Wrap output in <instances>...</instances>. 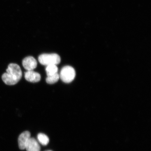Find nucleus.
<instances>
[{
    "label": "nucleus",
    "instance_id": "obj_3",
    "mask_svg": "<svg viewBox=\"0 0 151 151\" xmlns=\"http://www.w3.org/2000/svg\"><path fill=\"white\" fill-rule=\"evenodd\" d=\"M59 75L63 82L69 83L74 80L76 72L74 68L71 66H65L62 68Z\"/></svg>",
    "mask_w": 151,
    "mask_h": 151
},
{
    "label": "nucleus",
    "instance_id": "obj_4",
    "mask_svg": "<svg viewBox=\"0 0 151 151\" xmlns=\"http://www.w3.org/2000/svg\"><path fill=\"white\" fill-rule=\"evenodd\" d=\"M22 63L24 68L27 71L33 70L36 68L37 65V60L31 56L24 58Z\"/></svg>",
    "mask_w": 151,
    "mask_h": 151
},
{
    "label": "nucleus",
    "instance_id": "obj_8",
    "mask_svg": "<svg viewBox=\"0 0 151 151\" xmlns=\"http://www.w3.org/2000/svg\"><path fill=\"white\" fill-rule=\"evenodd\" d=\"M58 69L56 65H50L47 66L46 71L47 76H51L58 73Z\"/></svg>",
    "mask_w": 151,
    "mask_h": 151
},
{
    "label": "nucleus",
    "instance_id": "obj_9",
    "mask_svg": "<svg viewBox=\"0 0 151 151\" xmlns=\"http://www.w3.org/2000/svg\"><path fill=\"white\" fill-rule=\"evenodd\" d=\"M38 140L41 145L43 146H46L49 142V139L47 136L44 134L40 133L37 136Z\"/></svg>",
    "mask_w": 151,
    "mask_h": 151
},
{
    "label": "nucleus",
    "instance_id": "obj_11",
    "mask_svg": "<svg viewBox=\"0 0 151 151\" xmlns=\"http://www.w3.org/2000/svg\"><path fill=\"white\" fill-rule=\"evenodd\" d=\"M52 151L51 150H48V151Z\"/></svg>",
    "mask_w": 151,
    "mask_h": 151
},
{
    "label": "nucleus",
    "instance_id": "obj_5",
    "mask_svg": "<svg viewBox=\"0 0 151 151\" xmlns=\"http://www.w3.org/2000/svg\"><path fill=\"white\" fill-rule=\"evenodd\" d=\"M30 137L31 133L29 131H24L21 134L18 139L19 147L20 150H24L26 148V145Z\"/></svg>",
    "mask_w": 151,
    "mask_h": 151
},
{
    "label": "nucleus",
    "instance_id": "obj_1",
    "mask_svg": "<svg viewBox=\"0 0 151 151\" xmlns=\"http://www.w3.org/2000/svg\"><path fill=\"white\" fill-rule=\"evenodd\" d=\"M6 72L2 76V79L5 84L13 86L17 83L21 79L22 73L19 66L15 63L8 65Z\"/></svg>",
    "mask_w": 151,
    "mask_h": 151
},
{
    "label": "nucleus",
    "instance_id": "obj_10",
    "mask_svg": "<svg viewBox=\"0 0 151 151\" xmlns=\"http://www.w3.org/2000/svg\"><path fill=\"white\" fill-rule=\"evenodd\" d=\"M60 78V75L56 73L51 76H47L46 78V82L49 84H54L58 82Z\"/></svg>",
    "mask_w": 151,
    "mask_h": 151
},
{
    "label": "nucleus",
    "instance_id": "obj_6",
    "mask_svg": "<svg viewBox=\"0 0 151 151\" xmlns=\"http://www.w3.org/2000/svg\"><path fill=\"white\" fill-rule=\"evenodd\" d=\"M24 77L26 80L32 83H37L41 80V77L39 73L33 70L27 71L24 73Z\"/></svg>",
    "mask_w": 151,
    "mask_h": 151
},
{
    "label": "nucleus",
    "instance_id": "obj_7",
    "mask_svg": "<svg viewBox=\"0 0 151 151\" xmlns=\"http://www.w3.org/2000/svg\"><path fill=\"white\" fill-rule=\"evenodd\" d=\"M25 149L27 151H40L41 148L37 140L31 137L28 141Z\"/></svg>",
    "mask_w": 151,
    "mask_h": 151
},
{
    "label": "nucleus",
    "instance_id": "obj_2",
    "mask_svg": "<svg viewBox=\"0 0 151 151\" xmlns=\"http://www.w3.org/2000/svg\"><path fill=\"white\" fill-rule=\"evenodd\" d=\"M38 60L40 63L43 65H56L61 62V58L58 55L55 53L43 54L39 56Z\"/></svg>",
    "mask_w": 151,
    "mask_h": 151
}]
</instances>
